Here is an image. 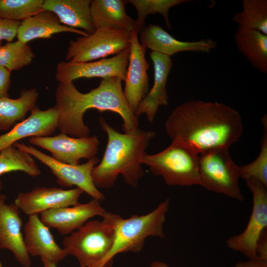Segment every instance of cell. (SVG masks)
<instances>
[{
	"label": "cell",
	"instance_id": "6da1fadb",
	"mask_svg": "<svg viewBox=\"0 0 267 267\" xmlns=\"http://www.w3.org/2000/svg\"><path fill=\"white\" fill-rule=\"evenodd\" d=\"M166 134L199 154L213 148H229L241 137L243 124L239 112L229 105L191 100L176 106L166 120Z\"/></svg>",
	"mask_w": 267,
	"mask_h": 267
},
{
	"label": "cell",
	"instance_id": "7a4b0ae2",
	"mask_svg": "<svg viewBox=\"0 0 267 267\" xmlns=\"http://www.w3.org/2000/svg\"><path fill=\"white\" fill-rule=\"evenodd\" d=\"M122 80L117 77L102 79L99 86L87 93L79 91L73 82L59 83L55 92L58 116L57 129L61 133L75 137L89 136L84 114L89 109L110 111L122 119L124 133L138 128V118L130 108L125 97Z\"/></svg>",
	"mask_w": 267,
	"mask_h": 267
},
{
	"label": "cell",
	"instance_id": "3957f363",
	"mask_svg": "<svg viewBox=\"0 0 267 267\" xmlns=\"http://www.w3.org/2000/svg\"><path fill=\"white\" fill-rule=\"evenodd\" d=\"M99 123L107 134L108 142L101 161L92 171L95 186L98 189L110 188L121 174L128 185L137 186L144 174L142 159L155 132L138 128L129 133H121L103 117L99 118Z\"/></svg>",
	"mask_w": 267,
	"mask_h": 267
},
{
	"label": "cell",
	"instance_id": "277c9868",
	"mask_svg": "<svg viewBox=\"0 0 267 267\" xmlns=\"http://www.w3.org/2000/svg\"><path fill=\"white\" fill-rule=\"evenodd\" d=\"M121 217L106 211L102 221H88L64 237L63 249L78 260L80 267H100L113 247L116 225Z\"/></svg>",
	"mask_w": 267,
	"mask_h": 267
},
{
	"label": "cell",
	"instance_id": "5b68a950",
	"mask_svg": "<svg viewBox=\"0 0 267 267\" xmlns=\"http://www.w3.org/2000/svg\"><path fill=\"white\" fill-rule=\"evenodd\" d=\"M170 202L168 198L146 215H134L126 219L121 217L116 225L113 247L100 267H110L117 254L140 252L149 236L164 238V224Z\"/></svg>",
	"mask_w": 267,
	"mask_h": 267
},
{
	"label": "cell",
	"instance_id": "8992f818",
	"mask_svg": "<svg viewBox=\"0 0 267 267\" xmlns=\"http://www.w3.org/2000/svg\"><path fill=\"white\" fill-rule=\"evenodd\" d=\"M199 155L191 146L175 140L160 152L146 154L142 164L148 166L153 174L161 176L168 185H201Z\"/></svg>",
	"mask_w": 267,
	"mask_h": 267
},
{
	"label": "cell",
	"instance_id": "52a82bcc",
	"mask_svg": "<svg viewBox=\"0 0 267 267\" xmlns=\"http://www.w3.org/2000/svg\"><path fill=\"white\" fill-rule=\"evenodd\" d=\"M201 186L207 190L243 201L239 166L232 159L229 148H213L199 155Z\"/></svg>",
	"mask_w": 267,
	"mask_h": 267
},
{
	"label": "cell",
	"instance_id": "ba28073f",
	"mask_svg": "<svg viewBox=\"0 0 267 267\" xmlns=\"http://www.w3.org/2000/svg\"><path fill=\"white\" fill-rule=\"evenodd\" d=\"M131 32L106 27L69 42L65 61L87 62L117 54L130 46Z\"/></svg>",
	"mask_w": 267,
	"mask_h": 267
},
{
	"label": "cell",
	"instance_id": "9c48e42d",
	"mask_svg": "<svg viewBox=\"0 0 267 267\" xmlns=\"http://www.w3.org/2000/svg\"><path fill=\"white\" fill-rule=\"evenodd\" d=\"M245 181L252 194V213L244 231L229 237L226 244L228 248L252 259L258 256V243L267 228V186L254 179Z\"/></svg>",
	"mask_w": 267,
	"mask_h": 267
},
{
	"label": "cell",
	"instance_id": "30bf717a",
	"mask_svg": "<svg viewBox=\"0 0 267 267\" xmlns=\"http://www.w3.org/2000/svg\"><path fill=\"white\" fill-rule=\"evenodd\" d=\"M15 147L30 154L48 167L56 178L57 183L63 186H76L93 198L102 201L104 195L95 186L91 176L93 168L99 161L94 156L82 164L72 165L58 161L31 145L15 142Z\"/></svg>",
	"mask_w": 267,
	"mask_h": 267
},
{
	"label": "cell",
	"instance_id": "8fae6325",
	"mask_svg": "<svg viewBox=\"0 0 267 267\" xmlns=\"http://www.w3.org/2000/svg\"><path fill=\"white\" fill-rule=\"evenodd\" d=\"M130 46L114 56L87 62L61 61L55 78L59 83L73 82L79 78L117 77L125 81L129 64Z\"/></svg>",
	"mask_w": 267,
	"mask_h": 267
},
{
	"label": "cell",
	"instance_id": "7c38bea8",
	"mask_svg": "<svg viewBox=\"0 0 267 267\" xmlns=\"http://www.w3.org/2000/svg\"><path fill=\"white\" fill-rule=\"evenodd\" d=\"M29 142L50 152L54 159L72 165H79L81 159L95 156L100 143L96 135L75 137L62 133L53 136L31 137Z\"/></svg>",
	"mask_w": 267,
	"mask_h": 267
},
{
	"label": "cell",
	"instance_id": "4fadbf2b",
	"mask_svg": "<svg viewBox=\"0 0 267 267\" xmlns=\"http://www.w3.org/2000/svg\"><path fill=\"white\" fill-rule=\"evenodd\" d=\"M146 48L139 42L138 34L131 32L129 64L125 79L123 92L132 110L135 112L141 100L148 92L149 64L145 58Z\"/></svg>",
	"mask_w": 267,
	"mask_h": 267
},
{
	"label": "cell",
	"instance_id": "5bb4252c",
	"mask_svg": "<svg viewBox=\"0 0 267 267\" xmlns=\"http://www.w3.org/2000/svg\"><path fill=\"white\" fill-rule=\"evenodd\" d=\"M84 192L78 187L64 190L37 186L30 191L19 193L14 203L29 216L38 215L50 209L74 206L79 203Z\"/></svg>",
	"mask_w": 267,
	"mask_h": 267
},
{
	"label": "cell",
	"instance_id": "9a60e30c",
	"mask_svg": "<svg viewBox=\"0 0 267 267\" xmlns=\"http://www.w3.org/2000/svg\"><path fill=\"white\" fill-rule=\"evenodd\" d=\"M6 197L0 193V248L11 252L23 267H31V260L22 232V219L19 208L5 203Z\"/></svg>",
	"mask_w": 267,
	"mask_h": 267
},
{
	"label": "cell",
	"instance_id": "2e32d148",
	"mask_svg": "<svg viewBox=\"0 0 267 267\" xmlns=\"http://www.w3.org/2000/svg\"><path fill=\"white\" fill-rule=\"evenodd\" d=\"M106 212L100 201L93 199L72 207L48 210L41 213L40 218L48 227L55 228L62 235H67L79 229L90 218L102 217Z\"/></svg>",
	"mask_w": 267,
	"mask_h": 267
},
{
	"label": "cell",
	"instance_id": "e0dca14e",
	"mask_svg": "<svg viewBox=\"0 0 267 267\" xmlns=\"http://www.w3.org/2000/svg\"><path fill=\"white\" fill-rule=\"evenodd\" d=\"M140 33V44L146 48L170 57L183 51L209 53L217 47V43L209 39L191 42L179 41L156 24H148Z\"/></svg>",
	"mask_w": 267,
	"mask_h": 267
},
{
	"label": "cell",
	"instance_id": "ac0fdd59",
	"mask_svg": "<svg viewBox=\"0 0 267 267\" xmlns=\"http://www.w3.org/2000/svg\"><path fill=\"white\" fill-rule=\"evenodd\" d=\"M30 112L27 118L0 135V152L24 138L48 136L57 128L58 113L55 106L44 110L36 106Z\"/></svg>",
	"mask_w": 267,
	"mask_h": 267
},
{
	"label": "cell",
	"instance_id": "d6986e66",
	"mask_svg": "<svg viewBox=\"0 0 267 267\" xmlns=\"http://www.w3.org/2000/svg\"><path fill=\"white\" fill-rule=\"evenodd\" d=\"M150 57L154 67V83L152 88L139 104L135 115L144 114L148 122H152L159 107L169 104L166 85L173 66V60L167 55L152 51Z\"/></svg>",
	"mask_w": 267,
	"mask_h": 267
},
{
	"label": "cell",
	"instance_id": "ffe728a7",
	"mask_svg": "<svg viewBox=\"0 0 267 267\" xmlns=\"http://www.w3.org/2000/svg\"><path fill=\"white\" fill-rule=\"evenodd\" d=\"M24 241L28 254L57 265L68 255L55 241L49 228L37 215L29 216L24 227Z\"/></svg>",
	"mask_w": 267,
	"mask_h": 267
},
{
	"label": "cell",
	"instance_id": "44dd1931",
	"mask_svg": "<svg viewBox=\"0 0 267 267\" xmlns=\"http://www.w3.org/2000/svg\"><path fill=\"white\" fill-rule=\"evenodd\" d=\"M90 2V0H44L43 7L53 13L61 24L89 35L95 31Z\"/></svg>",
	"mask_w": 267,
	"mask_h": 267
},
{
	"label": "cell",
	"instance_id": "7402d4cb",
	"mask_svg": "<svg viewBox=\"0 0 267 267\" xmlns=\"http://www.w3.org/2000/svg\"><path fill=\"white\" fill-rule=\"evenodd\" d=\"M62 32L73 33L84 37L89 35L61 24L53 13L44 10L21 22L17 38L18 41L28 44L33 40L50 38L53 35Z\"/></svg>",
	"mask_w": 267,
	"mask_h": 267
},
{
	"label": "cell",
	"instance_id": "603a6c76",
	"mask_svg": "<svg viewBox=\"0 0 267 267\" xmlns=\"http://www.w3.org/2000/svg\"><path fill=\"white\" fill-rule=\"evenodd\" d=\"M126 0H92L90 13L95 30L106 27L136 32L135 20L126 12Z\"/></svg>",
	"mask_w": 267,
	"mask_h": 267
},
{
	"label": "cell",
	"instance_id": "cb8c5ba5",
	"mask_svg": "<svg viewBox=\"0 0 267 267\" xmlns=\"http://www.w3.org/2000/svg\"><path fill=\"white\" fill-rule=\"evenodd\" d=\"M234 39L238 49L251 65L267 73V35L257 30L238 27Z\"/></svg>",
	"mask_w": 267,
	"mask_h": 267
},
{
	"label": "cell",
	"instance_id": "d4e9b609",
	"mask_svg": "<svg viewBox=\"0 0 267 267\" xmlns=\"http://www.w3.org/2000/svg\"><path fill=\"white\" fill-rule=\"evenodd\" d=\"M39 93L35 88L23 89L18 98H0V130H10L17 122L25 119L36 106Z\"/></svg>",
	"mask_w": 267,
	"mask_h": 267
},
{
	"label": "cell",
	"instance_id": "484cf974",
	"mask_svg": "<svg viewBox=\"0 0 267 267\" xmlns=\"http://www.w3.org/2000/svg\"><path fill=\"white\" fill-rule=\"evenodd\" d=\"M242 8L232 17L238 27L257 30L267 35V0H243Z\"/></svg>",
	"mask_w": 267,
	"mask_h": 267
},
{
	"label": "cell",
	"instance_id": "4316f807",
	"mask_svg": "<svg viewBox=\"0 0 267 267\" xmlns=\"http://www.w3.org/2000/svg\"><path fill=\"white\" fill-rule=\"evenodd\" d=\"M13 171H22L32 177L41 174L33 156L13 145L0 152V176Z\"/></svg>",
	"mask_w": 267,
	"mask_h": 267
},
{
	"label": "cell",
	"instance_id": "83f0119b",
	"mask_svg": "<svg viewBox=\"0 0 267 267\" xmlns=\"http://www.w3.org/2000/svg\"><path fill=\"white\" fill-rule=\"evenodd\" d=\"M192 0H129L127 3H132L135 8L137 13V18L135 20L136 32L140 33L144 28L145 20L147 16L151 14L159 13L164 18L166 26L171 29L169 17L170 9L178 4L189 2Z\"/></svg>",
	"mask_w": 267,
	"mask_h": 267
},
{
	"label": "cell",
	"instance_id": "f1b7e54d",
	"mask_svg": "<svg viewBox=\"0 0 267 267\" xmlns=\"http://www.w3.org/2000/svg\"><path fill=\"white\" fill-rule=\"evenodd\" d=\"M34 57L35 54L30 45L18 40L0 45V66L10 72L28 66Z\"/></svg>",
	"mask_w": 267,
	"mask_h": 267
},
{
	"label": "cell",
	"instance_id": "f546056e",
	"mask_svg": "<svg viewBox=\"0 0 267 267\" xmlns=\"http://www.w3.org/2000/svg\"><path fill=\"white\" fill-rule=\"evenodd\" d=\"M264 134L261 140V149L258 157L251 163L239 166L240 178L254 179L267 186V117L261 119Z\"/></svg>",
	"mask_w": 267,
	"mask_h": 267
},
{
	"label": "cell",
	"instance_id": "4dcf8cb0",
	"mask_svg": "<svg viewBox=\"0 0 267 267\" xmlns=\"http://www.w3.org/2000/svg\"><path fill=\"white\" fill-rule=\"evenodd\" d=\"M44 0H0V18L24 21L44 10Z\"/></svg>",
	"mask_w": 267,
	"mask_h": 267
},
{
	"label": "cell",
	"instance_id": "1f68e13d",
	"mask_svg": "<svg viewBox=\"0 0 267 267\" xmlns=\"http://www.w3.org/2000/svg\"><path fill=\"white\" fill-rule=\"evenodd\" d=\"M21 21L0 18V42L6 41L7 43L12 42L17 36Z\"/></svg>",
	"mask_w": 267,
	"mask_h": 267
},
{
	"label": "cell",
	"instance_id": "d6a6232c",
	"mask_svg": "<svg viewBox=\"0 0 267 267\" xmlns=\"http://www.w3.org/2000/svg\"><path fill=\"white\" fill-rule=\"evenodd\" d=\"M10 71L0 66V98L8 96V90L10 83Z\"/></svg>",
	"mask_w": 267,
	"mask_h": 267
},
{
	"label": "cell",
	"instance_id": "836d02e7",
	"mask_svg": "<svg viewBox=\"0 0 267 267\" xmlns=\"http://www.w3.org/2000/svg\"><path fill=\"white\" fill-rule=\"evenodd\" d=\"M234 267H267V258L258 255L254 259L238 262Z\"/></svg>",
	"mask_w": 267,
	"mask_h": 267
},
{
	"label": "cell",
	"instance_id": "e575fe53",
	"mask_svg": "<svg viewBox=\"0 0 267 267\" xmlns=\"http://www.w3.org/2000/svg\"><path fill=\"white\" fill-rule=\"evenodd\" d=\"M150 267H170L168 265L160 261H153L150 264Z\"/></svg>",
	"mask_w": 267,
	"mask_h": 267
},
{
	"label": "cell",
	"instance_id": "d590c367",
	"mask_svg": "<svg viewBox=\"0 0 267 267\" xmlns=\"http://www.w3.org/2000/svg\"><path fill=\"white\" fill-rule=\"evenodd\" d=\"M44 267H57V265L50 263L44 259H41Z\"/></svg>",
	"mask_w": 267,
	"mask_h": 267
},
{
	"label": "cell",
	"instance_id": "8d00e7d4",
	"mask_svg": "<svg viewBox=\"0 0 267 267\" xmlns=\"http://www.w3.org/2000/svg\"><path fill=\"white\" fill-rule=\"evenodd\" d=\"M1 188H2V182H1V181L0 180V190H1Z\"/></svg>",
	"mask_w": 267,
	"mask_h": 267
},
{
	"label": "cell",
	"instance_id": "74e56055",
	"mask_svg": "<svg viewBox=\"0 0 267 267\" xmlns=\"http://www.w3.org/2000/svg\"><path fill=\"white\" fill-rule=\"evenodd\" d=\"M0 267H2V265H1V263H0Z\"/></svg>",
	"mask_w": 267,
	"mask_h": 267
},
{
	"label": "cell",
	"instance_id": "f35d334b",
	"mask_svg": "<svg viewBox=\"0 0 267 267\" xmlns=\"http://www.w3.org/2000/svg\"><path fill=\"white\" fill-rule=\"evenodd\" d=\"M1 42H0V45H1Z\"/></svg>",
	"mask_w": 267,
	"mask_h": 267
}]
</instances>
